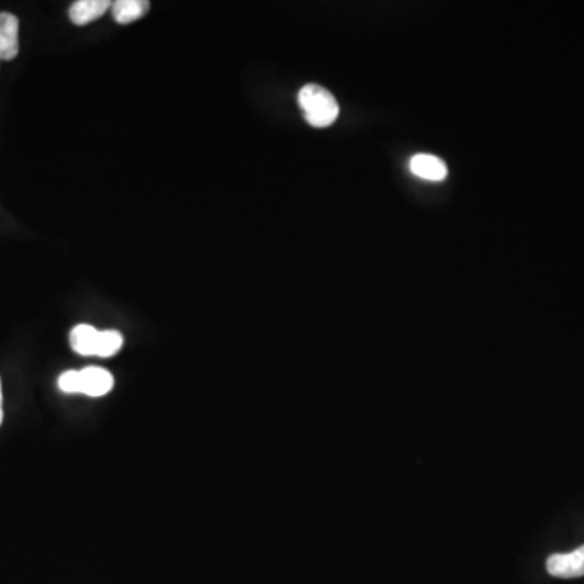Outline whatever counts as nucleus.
Listing matches in <instances>:
<instances>
[{"mask_svg": "<svg viewBox=\"0 0 584 584\" xmlns=\"http://www.w3.org/2000/svg\"><path fill=\"white\" fill-rule=\"evenodd\" d=\"M297 101L304 112L305 121L317 129L330 127L340 116V104L335 96L331 95L327 88L315 83L305 85L299 91Z\"/></svg>", "mask_w": 584, "mask_h": 584, "instance_id": "nucleus-1", "label": "nucleus"}, {"mask_svg": "<svg viewBox=\"0 0 584 584\" xmlns=\"http://www.w3.org/2000/svg\"><path fill=\"white\" fill-rule=\"evenodd\" d=\"M114 387V377L111 372L101 367H86L78 370L77 393L80 395L99 398V396L108 395Z\"/></svg>", "mask_w": 584, "mask_h": 584, "instance_id": "nucleus-2", "label": "nucleus"}, {"mask_svg": "<svg viewBox=\"0 0 584 584\" xmlns=\"http://www.w3.org/2000/svg\"><path fill=\"white\" fill-rule=\"evenodd\" d=\"M547 572L563 580L584 576V546L568 554L550 555L547 559Z\"/></svg>", "mask_w": 584, "mask_h": 584, "instance_id": "nucleus-3", "label": "nucleus"}, {"mask_svg": "<svg viewBox=\"0 0 584 584\" xmlns=\"http://www.w3.org/2000/svg\"><path fill=\"white\" fill-rule=\"evenodd\" d=\"M20 23L13 13H0V61H13L18 56Z\"/></svg>", "mask_w": 584, "mask_h": 584, "instance_id": "nucleus-4", "label": "nucleus"}, {"mask_svg": "<svg viewBox=\"0 0 584 584\" xmlns=\"http://www.w3.org/2000/svg\"><path fill=\"white\" fill-rule=\"evenodd\" d=\"M111 7L112 2L109 0H78L70 7L69 17L75 25H88L95 22L96 18L103 17Z\"/></svg>", "mask_w": 584, "mask_h": 584, "instance_id": "nucleus-5", "label": "nucleus"}, {"mask_svg": "<svg viewBox=\"0 0 584 584\" xmlns=\"http://www.w3.org/2000/svg\"><path fill=\"white\" fill-rule=\"evenodd\" d=\"M409 168L421 179L426 181L440 182L447 177V164L442 159L434 155H416L411 159Z\"/></svg>", "mask_w": 584, "mask_h": 584, "instance_id": "nucleus-6", "label": "nucleus"}, {"mask_svg": "<svg viewBox=\"0 0 584 584\" xmlns=\"http://www.w3.org/2000/svg\"><path fill=\"white\" fill-rule=\"evenodd\" d=\"M99 333H101V331L96 330V328L91 327V325H86V323L77 325V327L70 331V346H72L73 351L80 354V356H96Z\"/></svg>", "mask_w": 584, "mask_h": 584, "instance_id": "nucleus-7", "label": "nucleus"}, {"mask_svg": "<svg viewBox=\"0 0 584 584\" xmlns=\"http://www.w3.org/2000/svg\"><path fill=\"white\" fill-rule=\"evenodd\" d=\"M112 17L117 23L127 25L135 22L138 18L145 17L150 10L148 0H117L111 7Z\"/></svg>", "mask_w": 584, "mask_h": 584, "instance_id": "nucleus-8", "label": "nucleus"}, {"mask_svg": "<svg viewBox=\"0 0 584 584\" xmlns=\"http://www.w3.org/2000/svg\"><path fill=\"white\" fill-rule=\"evenodd\" d=\"M124 338L121 333L116 330H106L99 333L98 349H96V356L98 357H112L116 356L122 349Z\"/></svg>", "mask_w": 584, "mask_h": 584, "instance_id": "nucleus-9", "label": "nucleus"}, {"mask_svg": "<svg viewBox=\"0 0 584 584\" xmlns=\"http://www.w3.org/2000/svg\"><path fill=\"white\" fill-rule=\"evenodd\" d=\"M78 370H67L59 377V388L64 393H77Z\"/></svg>", "mask_w": 584, "mask_h": 584, "instance_id": "nucleus-10", "label": "nucleus"}, {"mask_svg": "<svg viewBox=\"0 0 584 584\" xmlns=\"http://www.w3.org/2000/svg\"><path fill=\"white\" fill-rule=\"evenodd\" d=\"M2 421H4V408H2V382H0V426H2Z\"/></svg>", "mask_w": 584, "mask_h": 584, "instance_id": "nucleus-11", "label": "nucleus"}]
</instances>
